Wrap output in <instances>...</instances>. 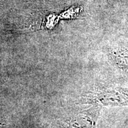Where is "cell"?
I'll use <instances>...</instances> for the list:
<instances>
[{"instance_id":"obj_2","label":"cell","mask_w":128,"mask_h":128,"mask_svg":"<svg viewBox=\"0 0 128 128\" xmlns=\"http://www.w3.org/2000/svg\"><path fill=\"white\" fill-rule=\"evenodd\" d=\"M112 60L122 70L128 71V50L119 49L112 54Z\"/></svg>"},{"instance_id":"obj_1","label":"cell","mask_w":128,"mask_h":128,"mask_svg":"<svg viewBox=\"0 0 128 128\" xmlns=\"http://www.w3.org/2000/svg\"><path fill=\"white\" fill-rule=\"evenodd\" d=\"M92 100L108 107H128V89L108 87L94 94Z\"/></svg>"}]
</instances>
